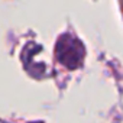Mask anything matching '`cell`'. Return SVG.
Listing matches in <instances>:
<instances>
[{
    "instance_id": "1",
    "label": "cell",
    "mask_w": 123,
    "mask_h": 123,
    "mask_svg": "<svg viewBox=\"0 0 123 123\" xmlns=\"http://www.w3.org/2000/svg\"><path fill=\"white\" fill-rule=\"evenodd\" d=\"M56 58L64 67L74 70L77 68L84 58V46L80 39L73 35H62L56 43Z\"/></svg>"
}]
</instances>
